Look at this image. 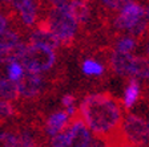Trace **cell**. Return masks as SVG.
Segmentation results:
<instances>
[{"label":"cell","mask_w":149,"mask_h":147,"mask_svg":"<svg viewBox=\"0 0 149 147\" xmlns=\"http://www.w3.org/2000/svg\"><path fill=\"white\" fill-rule=\"evenodd\" d=\"M77 114L97 138H111L120 133L123 109L117 99L104 93L84 97Z\"/></svg>","instance_id":"obj_1"},{"label":"cell","mask_w":149,"mask_h":147,"mask_svg":"<svg viewBox=\"0 0 149 147\" xmlns=\"http://www.w3.org/2000/svg\"><path fill=\"white\" fill-rule=\"evenodd\" d=\"M45 24L51 32L55 35L59 41L63 44H71L79 32L77 19L72 12L69 1L64 6L52 7L45 20Z\"/></svg>","instance_id":"obj_2"},{"label":"cell","mask_w":149,"mask_h":147,"mask_svg":"<svg viewBox=\"0 0 149 147\" xmlns=\"http://www.w3.org/2000/svg\"><path fill=\"white\" fill-rule=\"evenodd\" d=\"M144 12L145 7L130 0L117 11V15L113 19V27L117 31L130 33L136 37L143 36L149 29V23L146 21Z\"/></svg>","instance_id":"obj_3"},{"label":"cell","mask_w":149,"mask_h":147,"mask_svg":"<svg viewBox=\"0 0 149 147\" xmlns=\"http://www.w3.org/2000/svg\"><path fill=\"white\" fill-rule=\"evenodd\" d=\"M97 137L88 129L81 118L71 119L69 125L61 133L56 134L51 138V144L55 147H91V146H101L99 143Z\"/></svg>","instance_id":"obj_4"},{"label":"cell","mask_w":149,"mask_h":147,"mask_svg":"<svg viewBox=\"0 0 149 147\" xmlns=\"http://www.w3.org/2000/svg\"><path fill=\"white\" fill-rule=\"evenodd\" d=\"M56 60V49L36 43L25 44L24 52L20 57V62L25 72L36 74H43L51 70L55 66Z\"/></svg>","instance_id":"obj_5"},{"label":"cell","mask_w":149,"mask_h":147,"mask_svg":"<svg viewBox=\"0 0 149 147\" xmlns=\"http://www.w3.org/2000/svg\"><path fill=\"white\" fill-rule=\"evenodd\" d=\"M111 68L116 74L136 80H149V57L134 53H116L111 57Z\"/></svg>","instance_id":"obj_6"},{"label":"cell","mask_w":149,"mask_h":147,"mask_svg":"<svg viewBox=\"0 0 149 147\" xmlns=\"http://www.w3.org/2000/svg\"><path fill=\"white\" fill-rule=\"evenodd\" d=\"M120 134L129 144H133V146L149 144L148 119L133 113L123 117L120 126Z\"/></svg>","instance_id":"obj_7"},{"label":"cell","mask_w":149,"mask_h":147,"mask_svg":"<svg viewBox=\"0 0 149 147\" xmlns=\"http://www.w3.org/2000/svg\"><path fill=\"white\" fill-rule=\"evenodd\" d=\"M16 84H17L19 97L23 98L37 97L45 88V80H44L43 74L29 73V72H25L24 76Z\"/></svg>","instance_id":"obj_8"},{"label":"cell","mask_w":149,"mask_h":147,"mask_svg":"<svg viewBox=\"0 0 149 147\" xmlns=\"http://www.w3.org/2000/svg\"><path fill=\"white\" fill-rule=\"evenodd\" d=\"M13 8L25 27H35L39 16L37 0H12Z\"/></svg>","instance_id":"obj_9"},{"label":"cell","mask_w":149,"mask_h":147,"mask_svg":"<svg viewBox=\"0 0 149 147\" xmlns=\"http://www.w3.org/2000/svg\"><path fill=\"white\" fill-rule=\"evenodd\" d=\"M29 43L43 44V45L51 46V48H53V49H57L61 45L59 39L48 29L45 21L39 23V25L32 31L31 36H29Z\"/></svg>","instance_id":"obj_10"},{"label":"cell","mask_w":149,"mask_h":147,"mask_svg":"<svg viewBox=\"0 0 149 147\" xmlns=\"http://www.w3.org/2000/svg\"><path fill=\"white\" fill-rule=\"evenodd\" d=\"M71 122V117L65 113V110H57L52 113L45 122V134L52 138L56 134L61 133Z\"/></svg>","instance_id":"obj_11"},{"label":"cell","mask_w":149,"mask_h":147,"mask_svg":"<svg viewBox=\"0 0 149 147\" xmlns=\"http://www.w3.org/2000/svg\"><path fill=\"white\" fill-rule=\"evenodd\" d=\"M140 95H141V85L140 81L136 78H130L129 82L127 84L123 93V98H121V105L124 109L130 110L132 107H134V105L139 102Z\"/></svg>","instance_id":"obj_12"},{"label":"cell","mask_w":149,"mask_h":147,"mask_svg":"<svg viewBox=\"0 0 149 147\" xmlns=\"http://www.w3.org/2000/svg\"><path fill=\"white\" fill-rule=\"evenodd\" d=\"M33 137L29 133H24L22 135L13 134H0V146H33Z\"/></svg>","instance_id":"obj_13"},{"label":"cell","mask_w":149,"mask_h":147,"mask_svg":"<svg viewBox=\"0 0 149 147\" xmlns=\"http://www.w3.org/2000/svg\"><path fill=\"white\" fill-rule=\"evenodd\" d=\"M137 45H139L137 37L130 33H125L116 39L113 48L116 53H133Z\"/></svg>","instance_id":"obj_14"},{"label":"cell","mask_w":149,"mask_h":147,"mask_svg":"<svg viewBox=\"0 0 149 147\" xmlns=\"http://www.w3.org/2000/svg\"><path fill=\"white\" fill-rule=\"evenodd\" d=\"M72 12L74 13L79 24H87L91 19V9L85 0H69Z\"/></svg>","instance_id":"obj_15"},{"label":"cell","mask_w":149,"mask_h":147,"mask_svg":"<svg viewBox=\"0 0 149 147\" xmlns=\"http://www.w3.org/2000/svg\"><path fill=\"white\" fill-rule=\"evenodd\" d=\"M25 48V43H19L17 45L11 46V48L0 49V64H8L11 61H20L23 52Z\"/></svg>","instance_id":"obj_16"},{"label":"cell","mask_w":149,"mask_h":147,"mask_svg":"<svg viewBox=\"0 0 149 147\" xmlns=\"http://www.w3.org/2000/svg\"><path fill=\"white\" fill-rule=\"evenodd\" d=\"M19 97L17 93V84L11 78H1L0 80V98L13 101Z\"/></svg>","instance_id":"obj_17"},{"label":"cell","mask_w":149,"mask_h":147,"mask_svg":"<svg viewBox=\"0 0 149 147\" xmlns=\"http://www.w3.org/2000/svg\"><path fill=\"white\" fill-rule=\"evenodd\" d=\"M81 70L88 77H100L105 72V66L100 61H96L93 58H87L81 64Z\"/></svg>","instance_id":"obj_18"},{"label":"cell","mask_w":149,"mask_h":147,"mask_svg":"<svg viewBox=\"0 0 149 147\" xmlns=\"http://www.w3.org/2000/svg\"><path fill=\"white\" fill-rule=\"evenodd\" d=\"M19 43H22V37L17 32L6 28L3 31H0V49L11 48V46L17 45Z\"/></svg>","instance_id":"obj_19"},{"label":"cell","mask_w":149,"mask_h":147,"mask_svg":"<svg viewBox=\"0 0 149 147\" xmlns=\"http://www.w3.org/2000/svg\"><path fill=\"white\" fill-rule=\"evenodd\" d=\"M25 73L24 66L20 61H11L7 64V77L17 82Z\"/></svg>","instance_id":"obj_20"},{"label":"cell","mask_w":149,"mask_h":147,"mask_svg":"<svg viewBox=\"0 0 149 147\" xmlns=\"http://www.w3.org/2000/svg\"><path fill=\"white\" fill-rule=\"evenodd\" d=\"M15 113V107L8 99H0V118H9Z\"/></svg>","instance_id":"obj_21"},{"label":"cell","mask_w":149,"mask_h":147,"mask_svg":"<svg viewBox=\"0 0 149 147\" xmlns=\"http://www.w3.org/2000/svg\"><path fill=\"white\" fill-rule=\"evenodd\" d=\"M99 1H100V4H101L102 7H105L107 9L117 12L121 7L124 6V4H127L128 1H130V0H99Z\"/></svg>","instance_id":"obj_22"},{"label":"cell","mask_w":149,"mask_h":147,"mask_svg":"<svg viewBox=\"0 0 149 147\" xmlns=\"http://www.w3.org/2000/svg\"><path fill=\"white\" fill-rule=\"evenodd\" d=\"M74 104H76V98H74V95H72V94H65V95H63V98H61V105H63V107L71 106V105H74Z\"/></svg>","instance_id":"obj_23"},{"label":"cell","mask_w":149,"mask_h":147,"mask_svg":"<svg viewBox=\"0 0 149 147\" xmlns=\"http://www.w3.org/2000/svg\"><path fill=\"white\" fill-rule=\"evenodd\" d=\"M64 110H65V113L68 114L71 118H74V117L77 115V106H76V104L74 105H71V106H67V107H64Z\"/></svg>","instance_id":"obj_24"},{"label":"cell","mask_w":149,"mask_h":147,"mask_svg":"<svg viewBox=\"0 0 149 147\" xmlns=\"http://www.w3.org/2000/svg\"><path fill=\"white\" fill-rule=\"evenodd\" d=\"M69 0H47V3L49 4L51 7H60V6H64L67 4Z\"/></svg>","instance_id":"obj_25"},{"label":"cell","mask_w":149,"mask_h":147,"mask_svg":"<svg viewBox=\"0 0 149 147\" xmlns=\"http://www.w3.org/2000/svg\"><path fill=\"white\" fill-rule=\"evenodd\" d=\"M6 28H8V19L0 13V31H3Z\"/></svg>","instance_id":"obj_26"},{"label":"cell","mask_w":149,"mask_h":147,"mask_svg":"<svg viewBox=\"0 0 149 147\" xmlns=\"http://www.w3.org/2000/svg\"><path fill=\"white\" fill-rule=\"evenodd\" d=\"M145 55L146 57H149V36L146 39V43H145Z\"/></svg>","instance_id":"obj_27"},{"label":"cell","mask_w":149,"mask_h":147,"mask_svg":"<svg viewBox=\"0 0 149 147\" xmlns=\"http://www.w3.org/2000/svg\"><path fill=\"white\" fill-rule=\"evenodd\" d=\"M144 16H145L146 21L149 23V6H146V7H145V12H144Z\"/></svg>","instance_id":"obj_28"},{"label":"cell","mask_w":149,"mask_h":147,"mask_svg":"<svg viewBox=\"0 0 149 147\" xmlns=\"http://www.w3.org/2000/svg\"><path fill=\"white\" fill-rule=\"evenodd\" d=\"M3 1H12V0H3Z\"/></svg>","instance_id":"obj_29"},{"label":"cell","mask_w":149,"mask_h":147,"mask_svg":"<svg viewBox=\"0 0 149 147\" xmlns=\"http://www.w3.org/2000/svg\"><path fill=\"white\" fill-rule=\"evenodd\" d=\"M148 122H149V119H148Z\"/></svg>","instance_id":"obj_30"}]
</instances>
